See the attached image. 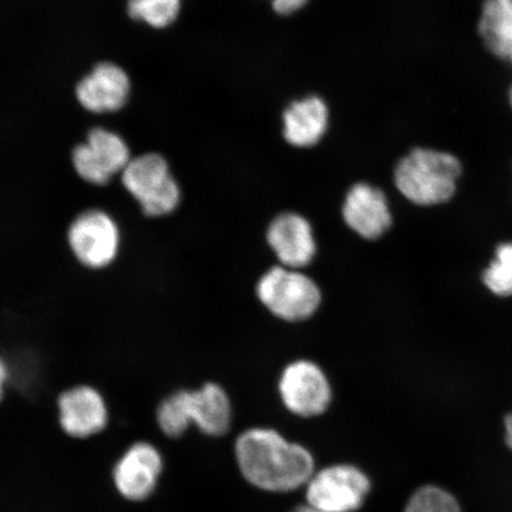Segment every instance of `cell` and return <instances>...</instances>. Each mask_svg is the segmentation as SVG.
Returning a JSON list of instances; mask_svg holds the SVG:
<instances>
[{
	"mask_svg": "<svg viewBox=\"0 0 512 512\" xmlns=\"http://www.w3.org/2000/svg\"><path fill=\"white\" fill-rule=\"evenodd\" d=\"M483 280L496 296H512V242L497 247L495 259L486 268Z\"/></svg>",
	"mask_w": 512,
	"mask_h": 512,
	"instance_id": "cell-18",
	"label": "cell"
},
{
	"mask_svg": "<svg viewBox=\"0 0 512 512\" xmlns=\"http://www.w3.org/2000/svg\"><path fill=\"white\" fill-rule=\"evenodd\" d=\"M70 249L81 265L102 270L113 264L120 251L118 223L100 209L83 211L68 229Z\"/></svg>",
	"mask_w": 512,
	"mask_h": 512,
	"instance_id": "cell-7",
	"label": "cell"
},
{
	"mask_svg": "<svg viewBox=\"0 0 512 512\" xmlns=\"http://www.w3.org/2000/svg\"><path fill=\"white\" fill-rule=\"evenodd\" d=\"M121 182L146 216H168L181 204V185L172 175L168 160L158 153L132 158L121 174Z\"/></svg>",
	"mask_w": 512,
	"mask_h": 512,
	"instance_id": "cell-5",
	"label": "cell"
},
{
	"mask_svg": "<svg viewBox=\"0 0 512 512\" xmlns=\"http://www.w3.org/2000/svg\"><path fill=\"white\" fill-rule=\"evenodd\" d=\"M131 159L130 147L124 138L100 127L89 132L86 142L76 146L72 155L76 174L99 187L123 174Z\"/></svg>",
	"mask_w": 512,
	"mask_h": 512,
	"instance_id": "cell-9",
	"label": "cell"
},
{
	"mask_svg": "<svg viewBox=\"0 0 512 512\" xmlns=\"http://www.w3.org/2000/svg\"><path fill=\"white\" fill-rule=\"evenodd\" d=\"M342 217L352 232L368 241L382 238L393 224L386 194L366 182L356 183L348 190L344 197Z\"/></svg>",
	"mask_w": 512,
	"mask_h": 512,
	"instance_id": "cell-13",
	"label": "cell"
},
{
	"mask_svg": "<svg viewBox=\"0 0 512 512\" xmlns=\"http://www.w3.org/2000/svg\"><path fill=\"white\" fill-rule=\"evenodd\" d=\"M309 0H271L272 8L278 15L290 16L302 10Z\"/></svg>",
	"mask_w": 512,
	"mask_h": 512,
	"instance_id": "cell-20",
	"label": "cell"
},
{
	"mask_svg": "<svg viewBox=\"0 0 512 512\" xmlns=\"http://www.w3.org/2000/svg\"><path fill=\"white\" fill-rule=\"evenodd\" d=\"M259 302L285 322L298 323L310 319L322 305L320 287L302 270L285 266L270 268L256 284Z\"/></svg>",
	"mask_w": 512,
	"mask_h": 512,
	"instance_id": "cell-4",
	"label": "cell"
},
{
	"mask_svg": "<svg viewBox=\"0 0 512 512\" xmlns=\"http://www.w3.org/2000/svg\"><path fill=\"white\" fill-rule=\"evenodd\" d=\"M370 489V479L360 467L330 465L315 471L305 485L306 502L326 512H355L366 502Z\"/></svg>",
	"mask_w": 512,
	"mask_h": 512,
	"instance_id": "cell-6",
	"label": "cell"
},
{
	"mask_svg": "<svg viewBox=\"0 0 512 512\" xmlns=\"http://www.w3.org/2000/svg\"><path fill=\"white\" fill-rule=\"evenodd\" d=\"M279 394L284 406L300 418H315L328 411L332 387L325 371L309 360L294 361L283 370Z\"/></svg>",
	"mask_w": 512,
	"mask_h": 512,
	"instance_id": "cell-8",
	"label": "cell"
},
{
	"mask_svg": "<svg viewBox=\"0 0 512 512\" xmlns=\"http://www.w3.org/2000/svg\"><path fill=\"white\" fill-rule=\"evenodd\" d=\"M405 512H463L450 492L435 485H424L413 492Z\"/></svg>",
	"mask_w": 512,
	"mask_h": 512,
	"instance_id": "cell-19",
	"label": "cell"
},
{
	"mask_svg": "<svg viewBox=\"0 0 512 512\" xmlns=\"http://www.w3.org/2000/svg\"><path fill=\"white\" fill-rule=\"evenodd\" d=\"M59 424L68 437L88 439L106 430L110 409L98 389L81 384L64 390L57 399Z\"/></svg>",
	"mask_w": 512,
	"mask_h": 512,
	"instance_id": "cell-11",
	"label": "cell"
},
{
	"mask_svg": "<svg viewBox=\"0 0 512 512\" xmlns=\"http://www.w3.org/2000/svg\"><path fill=\"white\" fill-rule=\"evenodd\" d=\"M156 420L168 438H181L191 426L209 437H221L232 426V402L220 384L208 382L201 388L181 389L166 396L159 403Z\"/></svg>",
	"mask_w": 512,
	"mask_h": 512,
	"instance_id": "cell-2",
	"label": "cell"
},
{
	"mask_svg": "<svg viewBox=\"0 0 512 512\" xmlns=\"http://www.w3.org/2000/svg\"><path fill=\"white\" fill-rule=\"evenodd\" d=\"M164 471V457L149 441H137L121 454L113 467L115 490L128 502H144L158 488Z\"/></svg>",
	"mask_w": 512,
	"mask_h": 512,
	"instance_id": "cell-10",
	"label": "cell"
},
{
	"mask_svg": "<svg viewBox=\"0 0 512 512\" xmlns=\"http://www.w3.org/2000/svg\"><path fill=\"white\" fill-rule=\"evenodd\" d=\"M131 93V81L117 64H98L76 87V98L88 112L102 114L121 110Z\"/></svg>",
	"mask_w": 512,
	"mask_h": 512,
	"instance_id": "cell-14",
	"label": "cell"
},
{
	"mask_svg": "<svg viewBox=\"0 0 512 512\" xmlns=\"http://www.w3.org/2000/svg\"><path fill=\"white\" fill-rule=\"evenodd\" d=\"M478 34L491 55L512 66V0H484Z\"/></svg>",
	"mask_w": 512,
	"mask_h": 512,
	"instance_id": "cell-16",
	"label": "cell"
},
{
	"mask_svg": "<svg viewBox=\"0 0 512 512\" xmlns=\"http://www.w3.org/2000/svg\"><path fill=\"white\" fill-rule=\"evenodd\" d=\"M292 512H326V511L320 510L316 507H313V505L306 503L305 505H300V507L294 509Z\"/></svg>",
	"mask_w": 512,
	"mask_h": 512,
	"instance_id": "cell-22",
	"label": "cell"
},
{
	"mask_svg": "<svg viewBox=\"0 0 512 512\" xmlns=\"http://www.w3.org/2000/svg\"><path fill=\"white\" fill-rule=\"evenodd\" d=\"M266 240L279 265L294 270L309 266L317 254L312 224L294 211H285L274 217L268 224Z\"/></svg>",
	"mask_w": 512,
	"mask_h": 512,
	"instance_id": "cell-12",
	"label": "cell"
},
{
	"mask_svg": "<svg viewBox=\"0 0 512 512\" xmlns=\"http://www.w3.org/2000/svg\"><path fill=\"white\" fill-rule=\"evenodd\" d=\"M509 102H510V105L512 107V83H511V86H510V89H509Z\"/></svg>",
	"mask_w": 512,
	"mask_h": 512,
	"instance_id": "cell-23",
	"label": "cell"
},
{
	"mask_svg": "<svg viewBox=\"0 0 512 512\" xmlns=\"http://www.w3.org/2000/svg\"><path fill=\"white\" fill-rule=\"evenodd\" d=\"M330 124L326 102L317 95L292 102L283 114V136L288 145L310 149L322 142Z\"/></svg>",
	"mask_w": 512,
	"mask_h": 512,
	"instance_id": "cell-15",
	"label": "cell"
},
{
	"mask_svg": "<svg viewBox=\"0 0 512 512\" xmlns=\"http://www.w3.org/2000/svg\"><path fill=\"white\" fill-rule=\"evenodd\" d=\"M462 175V164L452 153L416 147L399 160L394 184L409 202L420 207L450 201Z\"/></svg>",
	"mask_w": 512,
	"mask_h": 512,
	"instance_id": "cell-3",
	"label": "cell"
},
{
	"mask_svg": "<svg viewBox=\"0 0 512 512\" xmlns=\"http://www.w3.org/2000/svg\"><path fill=\"white\" fill-rule=\"evenodd\" d=\"M9 381V369L8 366H6V363L4 362L3 358L0 357V401L3 400L5 389H6V383Z\"/></svg>",
	"mask_w": 512,
	"mask_h": 512,
	"instance_id": "cell-21",
	"label": "cell"
},
{
	"mask_svg": "<svg viewBox=\"0 0 512 512\" xmlns=\"http://www.w3.org/2000/svg\"><path fill=\"white\" fill-rule=\"evenodd\" d=\"M235 457L243 478L268 492L285 494L303 488L315 473L312 453L272 428L254 427L241 433Z\"/></svg>",
	"mask_w": 512,
	"mask_h": 512,
	"instance_id": "cell-1",
	"label": "cell"
},
{
	"mask_svg": "<svg viewBox=\"0 0 512 512\" xmlns=\"http://www.w3.org/2000/svg\"><path fill=\"white\" fill-rule=\"evenodd\" d=\"M182 0H128L127 12L134 21L164 29L174 23L181 12Z\"/></svg>",
	"mask_w": 512,
	"mask_h": 512,
	"instance_id": "cell-17",
	"label": "cell"
}]
</instances>
